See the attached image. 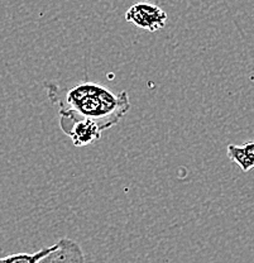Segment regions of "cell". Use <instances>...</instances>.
<instances>
[{"instance_id": "cell-1", "label": "cell", "mask_w": 254, "mask_h": 263, "mask_svg": "<svg viewBox=\"0 0 254 263\" xmlns=\"http://www.w3.org/2000/svg\"><path fill=\"white\" fill-rule=\"evenodd\" d=\"M45 87L58 114L70 118H86L99 125L102 130L118 124L130 109L127 91L119 94L103 85L84 82L73 87H64L53 81H46Z\"/></svg>"}, {"instance_id": "cell-2", "label": "cell", "mask_w": 254, "mask_h": 263, "mask_svg": "<svg viewBox=\"0 0 254 263\" xmlns=\"http://www.w3.org/2000/svg\"><path fill=\"white\" fill-rule=\"evenodd\" d=\"M60 127L72 141L73 146L85 147L94 144L102 138V129L86 118H70L60 115Z\"/></svg>"}, {"instance_id": "cell-3", "label": "cell", "mask_w": 254, "mask_h": 263, "mask_svg": "<svg viewBox=\"0 0 254 263\" xmlns=\"http://www.w3.org/2000/svg\"><path fill=\"white\" fill-rule=\"evenodd\" d=\"M125 21L147 32H157L167 23V14L151 3H136L127 10Z\"/></svg>"}, {"instance_id": "cell-4", "label": "cell", "mask_w": 254, "mask_h": 263, "mask_svg": "<svg viewBox=\"0 0 254 263\" xmlns=\"http://www.w3.org/2000/svg\"><path fill=\"white\" fill-rule=\"evenodd\" d=\"M40 263H86L81 246L70 238H61L57 248Z\"/></svg>"}, {"instance_id": "cell-5", "label": "cell", "mask_w": 254, "mask_h": 263, "mask_svg": "<svg viewBox=\"0 0 254 263\" xmlns=\"http://www.w3.org/2000/svg\"><path fill=\"white\" fill-rule=\"evenodd\" d=\"M226 153L230 161L237 163L243 172H248L254 168V141L247 142L243 146L229 144Z\"/></svg>"}, {"instance_id": "cell-6", "label": "cell", "mask_w": 254, "mask_h": 263, "mask_svg": "<svg viewBox=\"0 0 254 263\" xmlns=\"http://www.w3.org/2000/svg\"><path fill=\"white\" fill-rule=\"evenodd\" d=\"M56 248L57 243H54L53 246L46 247V248H42L41 251L35 252V253L9 254L7 257H2L0 258V263H40L46 256L52 253Z\"/></svg>"}]
</instances>
